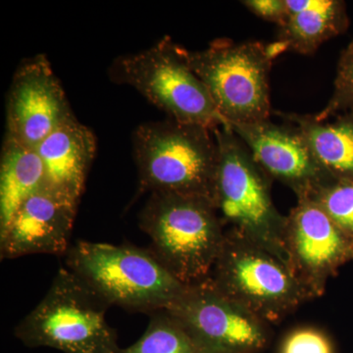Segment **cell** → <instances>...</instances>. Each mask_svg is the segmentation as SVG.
<instances>
[{"mask_svg":"<svg viewBox=\"0 0 353 353\" xmlns=\"http://www.w3.org/2000/svg\"><path fill=\"white\" fill-rule=\"evenodd\" d=\"M75 117L46 55L26 60L14 74L6 99V138L37 146Z\"/></svg>","mask_w":353,"mask_h":353,"instance_id":"10","label":"cell"},{"mask_svg":"<svg viewBox=\"0 0 353 353\" xmlns=\"http://www.w3.org/2000/svg\"><path fill=\"white\" fill-rule=\"evenodd\" d=\"M46 185V169L36 148L4 137L0 157V233L20 206Z\"/></svg>","mask_w":353,"mask_h":353,"instance_id":"17","label":"cell"},{"mask_svg":"<svg viewBox=\"0 0 353 353\" xmlns=\"http://www.w3.org/2000/svg\"><path fill=\"white\" fill-rule=\"evenodd\" d=\"M287 17L276 41L269 43L275 58L287 51L313 54L321 44L347 31V6L341 0H285Z\"/></svg>","mask_w":353,"mask_h":353,"instance_id":"15","label":"cell"},{"mask_svg":"<svg viewBox=\"0 0 353 353\" xmlns=\"http://www.w3.org/2000/svg\"><path fill=\"white\" fill-rule=\"evenodd\" d=\"M164 310L201 353H257L269 341L268 323L223 294L208 279L185 285Z\"/></svg>","mask_w":353,"mask_h":353,"instance_id":"9","label":"cell"},{"mask_svg":"<svg viewBox=\"0 0 353 353\" xmlns=\"http://www.w3.org/2000/svg\"><path fill=\"white\" fill-rule=\"evenodd\" d=\"M285 252L314 297L343 265L353 261V241L312 199H299L285 218Z\"/></svg>","mask_w":353,"mask_h":353,"instance_id":"11","label":"cell"},{"mask_svg":"<svg viewBox=\"0 0 353 353\" xmlns=\"http://www.w3.org/2000/svg\"><path fill=\"white\" fill-rule=\"evenodd\" d=\"M66 256L67 268L108 305L154 313L168 307L185 288L150 250L81 241Z\"/></svg>","mask_w":353,"mask_h":353,"instance_id":"1","label":"cell"},{"mask_svg":"<svg viewBox=\"0 0 353 353\" xmlns=\"http://www.w3.org/2000/svg\"><path fill=\"white\" fill-rule=\"evenodd\" d=\"M309 199L315 201L353 241V181H331Z\"/></svg>","mask_w":353,"mask_h":353,"instance_id":"19","label":"cell"},{"mask_svg":"<svg viewBox=\"0 0 353 353\" xmlns=\"http://www.w3.org/2000/svg\"><path fill=\"white\" fill-rule=\"evenodd\" d=\"M78 201L50 185L34 192L20 206L0 233L2 259L32 254L66 255Z\"/></svg>","mask_w":353,"mask_h":353,"instance_id":"13","label":"cell"},{"mask_svg":"<svg viewBox=\"0 0 353 353\" xmlns=\"http://www.w3.org/2000/svg\"><path fill=\"white\" fill-rule=\"evenodd\" d=\"M132 145L143 189L212 202L218 166L212 130L172 119L145 123Z\"/></svg>","mask_w":353,"mask_h":353,"instance_id":"3","label":"cell"},{"mask_svg":"<svg viewBox=\"0 0 353 353\" xmlns=\"http://www.w3.org/2000/svg\"><path fill=\"white\" fill-rule=\"evenodd\" d=\"M110 76L115 83L136 88L169 119L212 131L230 127L190 66L188 50L169 37L148 50L117 58Z\"/></svg>","mask_w":353,"mask_h":353,"instance_id":"7","label":"cell"},{"mask_svg":"<svg viewBox=\"0 0 353 353\" xmlns=\"http://www.w3.org/2000/svg\"><path fill=\"white\" fill-rule=\"evenodd\" d=\"M299 130L318 165L334 181H353V111L333 122L314 115L278 113Z\"/></svg>","mask_w":353,"mask_h":353,"instance_id":"16","label":"cell"},{"mask_svg":"<svg viewBox=\"0 0 353 353\" xmlns=\"http://www.w3.org/2000/svg\"><path fill=\"white\" fill-rule=\"evenodd\" d=\"M350 111H353V41L341 53L331 99L314 116L317 120L328 121Z\"/></svg>","mask_w":353,"mask_h":353,"instance_id":"20","label":"cell"},{"mask_svg":"<svg viewBox=\"0 0 353 353\" xmlns=\"http://www.w3.org/2000/svg\"><path fill=\"white\" fill-rule=\"evenodd\" d=\"M281 353H334L328 336L315 328H299L288 334Z\"/></svg>","mask_w":353,"mask_h":353,"instance_id":"21","label":"cell"},{"mask_svg":"<svg viewBox=\"0 0 353 353\" xmlns=\"http://www.w3.org/2000/svg\"><path fill=\"white\" fill-rule=\"evenodd\" d=\"M260 169L271 180L285 183L297 199H310L333 181L313 157L294 125H278L270 119L232 126Z\"/></svg>","mask_w":353,"mask_h":353,"instance_id":"12","label":"cell"},{"mask_svg":"<svg viewBox=\"0 0 353 353\" xmlns=\"http://www.w3.org/2000/svg\"><path fill=\"white\" fill-rule=\"evenodd\" d=\"M36 150L46 169L48 185L80 201L97 152L92 130L72 118L51 132Z\"/></svg>","mask_w":353,"mask_h":353,"instance_id":"14","label":"cell"},{"mask_svg":"<svg viewBox=\"0 0 353 353\" xmlns=\"http://www.w3.org/2000/svg\"><path fill=\"white\" fill-rule=\"evenodd\" d=\"M218 146L213 206L226 232L285 252V216L274 205L271 179L230 127L213 130Z\"/></svg>","mask_w":353,"mask_h":353,"instance_id":"6","label":"cell"},{"mask_svg":"<svg viewBox=\"0 0 353 353\" xmlns=\"http://www.w3.org/2000/svg\"><path fill=\"white\" fill-rule=\"evenodd\" d=\"M119 353H201L182 325L165 310L153 313L145 333Z\"/></svg>","mask_w":353,"mask_h":353,"instance_id":"18","label":"cell"},{"mask_svg":"<svg viewBox=\"0 0 353 353\" xmlns=\"http://www.w3.org/2000/svg\"><path fill=\"white\" fill-rule=\"evenodd\" d=\"M208 280L267 323L280 321L314 297L287 253L230 232Z\"/></svg>","mask_w":353,"mask_h":353,"instance_id":"4","label":"cell"},{"mask_svg":"<svg viewBox=\"0 0 353 353\" xmlns=\"http://www.w3.org/2000/svg\"><path fill=\"white\" fill-rule=\"evenodd\" d=\"M108 304L68 268L59 269L50 290L15 330L29 347L64 353H119L106 320Z\"/></svg>","mask_w":353,"mask_h":353,"instance_id":"5","label":"cell"},{"mask_svg":"<svg viewBox=\"0 0 353 353\" xmlns=\"http://www.w3.org/2000/svg\"><path fill=\"white\" fill-rule=\"evenodd\" d=\"M152 252L183 285L210 277L224 241V226L203 197L152 194L141 214Z\"/></svg>","mask_w":353,"mask_h":353,"instance_id":"2","label":"cell"},{"mask_svg":"<svg viewBox=\"0 0 353 353\" xmlns=\"http://www.w3.org/2000/svg\"><path fill=\"white\" fill-rule=\"evenodd\" d=\"M188 57L230 127L269 120V75L276 59L269 43L218 39L205 50H188Z\"/></svg>","mask_w":353,"mask_h":353,"instance_id":"8","label":"cell"},{"mask_svg":"<svg viewBox=\"0 0 353 353\" xmlns=\"http://www.w3.org/2000/svg\"><path fill=\"white\" fill-rule=\"evenodd\" d=\"M241 3L257 17L275 23L278 27L282 26L287 17L285 0H245Z\"/></svg>","mask_w":353,"mask_h":353,"instance_id":"22","label":"cell"}]
</instances>
